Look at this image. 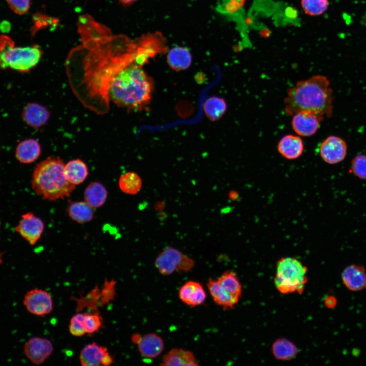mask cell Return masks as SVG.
<instances>
[{
  "label": "cell",
  "mask_w": 366,
  "mask_h": 366,
  "mask_svg": "<svg viewBox=\"0 0 366 366\" xmlns=\"http://www.w3.org/2000/svg\"><path fill=\"white\" fill-rule=\"evenodd\" d=\"M82 45L68 58L71 86L81 103L98 113L108 109V90L114 77L132 63L143 65L146 55L139 41L112 35L109 30L89 16L79 20Z\"/></svg>",
  "instance_id": "cell-1"
},
{
  "label": "cell",
  "mask_w": 366,
  "mask_h": 366,
  "mask_svg": "<svg viewBox=\"0 0 366 366\" xmlns=\"http://www.w3.org/2000/svg\"><path fill=\"white\" fill-rule=\"evenodd\" d=\"M333 100L328 78L317 75L299 81L289 88L284 99L285 111L290 115L308 111L329 118L333 113Z\"/></svg>",
  "instance_id": "cell-2"
},
{
  "label": "cell",
  "mask_w": 366,
  "mask_h": 366,
  "mask_svg": "<svg viewBox=\"0 0 366 366\" xmlns=\"http://www.w3.org/2000/svg\"><path fill=\"white\" fill-rule=\"evenodd\" d=\"M142 66L132 63L114 77L108 90L109 102L128 110H142L148 104L151 98L152 81Z\"/></svg>",
  "instance_id": "cell-3"
},
{
  "label": "cell",
  "mask_w": 366,
  "mask_h": 366,
  "mask_svg": "<svg viewBox=\"0 0 366 366\" xmlns=\"http://www.w3.org/2000/svg\"><path fill=\"white\" fill-rule=\"evenodd\" d=\"M64 161L58 157H49L38 163L32 176V188L43 199L55 201L70 196L76 186L66 178Z\"/></svg>",
  "instance_id": "cell-4"
},
{
  "label": "cell",
  "mask_w": 366,
  "mask_h": 366,
  "mask_svg": "<svg viewBox=\"0 0 366 366\" xmlns=\"http://www.w3.org/2000/svg\"><path fill=\"white\" fill-rule=\"evenodd\" d=\"M42 51L37 45L15 47L14 41L0 35V68L11 69L21 73L29 72L40 62Z\"/></svg>",
  "instance_id": "cell-5"
},
{
  "label": "cell",
  "mask_w": 366,
  "mask_h": 366,
  "mask_svg": "<svg viewBox=\"0 0 366 366\" xmlns=\"http://www.w3.org/2000/svg\"><path fill=\"white\" fill-rule=\"evenodd\" d=\"M274 282L278 290L286 294H301L308 282V268L295 257H282L277 262Z\"/></svg>",
  "instance_id": "cell-6"
},
{
  "label": "cell",
  "mask_w": 366,
  "mask_h": 366,
  "mask_svg": "<svg viewBox=\"0 0 366 366\" xmlns=\"http://www.w3.org/2000/svg\"><path fill=\"white\" fill-rule=\"evenodd\" d=\"M194 261L185 255L179 250L167 247L156 258L155 265L163 276H169L174 272L188 271L194 266Z\"/></svg>",
  "instance_id": "cell-7"
},
{
  "label": "cell",
  "mask_w": 366,
  "mask_h": 366,
  "mask_svg": "<svg viewBox=\"0 0 366 366\" xmlns=\"http://www.w3.org/2000/svg\"><path fill=\"white\" fill-rule=\"evenodd\" d=\"M23 303L29 313L39 316H46L53 310V300L50 294L41 289L35 288L27 292Z\"/></svg>",
  "instance_id": "cell-8"
},
{
  "label": "cell",
  "mask_w": 366,
  "mask_h": 366,
  "mask_svg": "<svg viewBox=\"0 0 366 366\" xmlns=\"http://www.w3.org/2000/svg\"><path fill=\"white\" fill-rule=\"evenodd\" d=\"M319 153L325 162L332 165L339 163L346 157L347 143L340 137L328 136L321 143Z\"/></svg>",
  "instance_id": "cell-9"
},
{
  "label": "cell",
  "mask_w": 366,
  "mask_h": 366,
  "mask_svg": "<svg viewBox=\"0 0 366 366\" xmlns=\"http://www.w3.org/2000/svg\"><path fill=\"white\" fill-rule=\"evenodd\" d=\"M44 229L41 219L32 212L23 215L16 231L31 245H34L41 237Z\"/></svg>",
  "instance_id": "cell-10"
},
{
  "label": "cell",
  "mask_w": 366,
  "mask_h": 366,
  "mask_svg": "<svg viewBox=\"0 0 366 366\" xmlns=\"http://www.w3.org/2000/svg\"><path fill=\"white\" fill-rule=\"evenodd\" d=\"M53 346L47 339L34 337L25 344L24 351L26 356L33 363L40 364L52 354Z\"/></svg>",
  "instance_id": "cell-11"
},
{
  "label": "cell",
  "mask_w": 366,
  "mask_h": 366,
  "mask_svg": "<svg viewBox=\"0 0 366 366\" xmlns=\"http://www.w3.org/2000/svg\"><path fill=\"white\" fill-rule=\"evenodd\" d=\"M291 125L294 131L299 136L309 137L318 130L324 118L308 111H300L293 115Z\"/></svg>",
  "instance_id": "cell-12"
},
{
  "label": "cell",
  "mask_w": 366,
  "mask_h": 366,
  "mask_svg": "<svg viewBox=\"0 0 366 366\" xmlns=\"http://www.w3.org/2000/svg\"><path fill=\"white\" fill-rule=\"evenodd\" d=\"M342 280L346 287L352 291H359L366 288V271L361 265L351 264L342 272Z\"/></svg>",
  "instance_id": "cell-13"
},
{
  "label": "cell",
  "mask_w": 366,
  "mask_h": 366,
  "mask_svg": "<svg viewBox=\"0 0 366 366\" xmlns=\"http://www.w3.org/2000/svg\"><path fill=\"white\" fill-rule=\"evenodd\" d=\"M178 296L185 304L195 307L204 302L206 292L201 284L194 281H189L180 287Z\"/></svg>",
  "instance_id": "cell-14"
},
{
  "label": "cell",
  "mask_w": 366,
  "mask_h": 366,
  "mask_svg": "<svg viewBox=\"0 0 366 366\" xmlns=\"http://www.w3.org/2000/svg\"><path fill=\"white\" fill-rule=\"evenodd\" d=\"M140 354L144 357L152 359L157 357L164 349L163 339L156 333L142 336L137 344Z\"/></svg>",
  "instance_id": "cell-15"
},
{
  "label": "cell",
  "mask_w": 366,
  "mask_h": 366,
  "mask_svg": "<svg viewBox=\"0 0 366 366\" xmlns=\"http://www.w3.org/2000/svg\"><path fill=\"white\" fill-rule=\"evenodd\" d=\"M50 111L45 107L36 103L27 104L22 111V117L29 126L39 128L48 120Z\"/></svg>",
  "instance_id": "cell-16"
},
{
  "label": "cell",
  "mask_w": 366,
  "mask_h": 366,
  "mask_svg": "<svg viewBox=\"0 0 366 366\" xmlns=\"http://www.w3.org/2000/svg\"><path fill=\"white\" fill-rule=\"evenodd\" d=\"M163 366H197L199 365L194 353L182 348L170 349L163 357L160 364Z\"/></svg>",
  "instance_id": "cell-17"
},
{
  "label": "cell",
  "mask_w": 366,
  "mask_h": 366,
  "mask_svg": "<svg viewBox=\"0 0 366 366\" xmlns=\"http://www.w3.org/2000/svg\"><path fill=\"white\" fill-rule=\"evenodd\" d=\"M278 150L284 158L294 160L299 158L303 153V142L297 136L286 135L280 140L278 144Z\"/></svg>",
  "instance_id": "cell-18"
},
{
  "label": "cell",
  "mask_w": 366,
  "mask_h": 366,
  "mask_svg": "<svg viewBox=\"0 0 366 366\" xmlns=\"http://www.w3.org/2000/svg\"><path fill=\"white\" fill-rule=\"evenodd\" d=\"M207 286L215 302L224 309L233 308L238 300L228 293L217 280L210 278Z\"/></svg>",
  "instance_id": "cell-19"
},
{
  "label": "cell",
  "mask_w": 366,
  "mask_h": 366,
  "mask_svg": "<svg viewBox=\"0 0 366 366\" xmlns=\"http://www.w3.org/2000/svg\"><path fill=\"white\" fill-rule=\"evenodd\" d=\"M108 352L107 348L97 343L85 345L81 350L79 360L82 366H99L102 359Z\"/></svg>",
  "instance_id": "cell-20"
},
{
  "label": "cell",
  "mask_w": 366,
  "mask_h": 366,
  "mask_svg": "<svg viewBox=\"0 0 366 366\" xmlns=\"http://www.w3.org/2000/svg\"><path fill=\"white\" fill-rule=\"evenodd\" d=\"M41 152V146L38 141L28 139L18 144L16 149V157L21 163L28 164L37 160Z\"/></svg>",
  "instance_id": "cell-21"
},
{
  "label": "cell",
  "mask_w": 366,
  "mask_h": 366,
  "mask_svg": "<svg viewBox=\"0 0 366 366\" xmlns=\"http://www.w3.org/2000/svg\"><path fill=\"white\" fill-rule=\"evenodd\" d=\"M64 172L67 180L75 186L82 183L88 175L86 164L80 159L69 161L65 165Z\"/></svg>",
  "instance_id": "cell-22"
},
{
  "label": "cell",
  "mask_w": 366,
  "mask_h": 366,
  "mask_svg": "<svg viewBox=\"0 0 366 366\" xmlns=\"http://www.w3.org/2000/svg\"><path fill=\"white\" fill-rule=\"evenodd\" d=\"M167 60L169 66L173 70L181 71L188 68L192 62L189 51L182 47H175L168 52Z\"/></svg>",
  "instance_id": "cell-23"
},
{
  "label": "cell",
  "mask_w": 366,
  "mask_h": 366,
  "mask_svg": "<svg viewBox=\"0 0 366 366\" xmlns=\"http://www.w3.org/2000/svg\"><path fill=\"white\" fill-rule=\"evenodd\" d=\"M108 192L100 182L95 181L89 184L84 193V200L93 208H99L106 202Z\"/></svg>",
  "instance_id": "cell-24"
},
{
  "label": "cell",
  "mask_w": 366,
  "mask_h": 366,
  "mask_svg": "<svg viewBox=\"0 0 366 366\" xmlns=\"http://www.w3.org/2000/svg\"><path fill=\"white\" fill-rule=\"evenodd\" d=\"M67 211L69 217L79 224L90 221L94 216V208L85 201L71 203L69 205Z\"/></svg>",
  "instance_id": "cell-25"
},
{
  "label": "cell",
  "mask_w": 366,
  "mask_h": 366,
  "mask_svg": "<svg viewBox=\"0 0 366 366\" xmlns=\"http://www.w3.org/2000/svg\"><path fill=\"white\" fill-rule=\"evenodd\" d=\"M271 350L273 356L280 360H290L296 356L298 351L293 343L285 338L277 339L273 343Z\"/></svg>",
  "instance_id": "cell-26"
},
{
  "label": "cell",
  "mask_w": 366,
  "mask_h": 366,
  "mask_svg": "<svg viewBox=\"0 0 366 366\" xmlns=\"http://www.w3.org/2000/svg\"><path fill=\"white\" fill-rule=\"evenodd\" d=\"M206 116L212 121L219 119L227 109V104L224 99L211 97L207 99L203 105Z\"/></svg>",
  "instance_id": "cell-27"
},
{
  "label": "cell",
  "mask_w": 366,
  "mask_h": 366,
  "mask_svg": "<svg viewBox=\"0 0 366 366\" xmlns=\"http://www.w3.org/2000/svg\"><path fill=\"white\" fill-rule=\"evenodd\" d=\"M217 280L228 293L239 300L242 292V287L234 272L225 271Z\"/></svg>",
  "instance_id": "cell-28"
},
{
  "label": "cell",
  "mask_w": 366,
  "mask_h": 366,
  "mask_svg": "<svg viewBox=\"0 0 366 366\" xmlns=\"http://www.w3.org/2000/svg\"><path fill=\"white\" fill-rule=\"evenodd\" d=\"M120 189L129 195L137 194L141 189L142 181L140 176L133 172H128L120 176L118 181Z\"/></svg>",
  "instance_id": "cell-29"
},
{
  "label": "cell",
  "mask_w": 366,
  "mask_h": 366,
  "mask_svg": "<svg viewBox=\"0 0 366 366\" xmlns=\"http://www.w3.org/2000/svg\"><path fill=\"white\" fill-rule=\"evenodd\" d=\"M301 6L306 13L311 16H318L328 8V0H301Z\"/></svg>",
  "instance_id": "cell-30"
},
{
  "label": "cell",
  "mask_w": 366,
  "mask_h": 366,
  "mask_svg": "<svg viewBox=\"0 0 366 366\" xmlns=\"http://www.w3.org/2000/svg\"><path fill=\"white\" fill-rule=\"evenodd\" d=\"M350 173L361 179H366V155L356 156L351 161Z\"/></svg>",
  "instance_id": "cell-31"
},
{
  "label": "cell",
  "mask_w": 366,
  "mask_h": 366,
  "mask_svg": "<svg viewBox=\"0 0 366 366\" xmlns=\"http://www.w3.org/2000/svg\"><path fill=\"white\" fill-rule=\"evenodd\" d=\"M102 324V317L98 313H84L83 325L86 334H91L97 332Z\"/></svg>",
  "instance_id": "cell-32"
},
{
  "label": "cell",
  "mask_w": 366,
  "mask_h": 366,
  "mask_svg": "<svg viewBox=\"0 0 366 366\" xmlns=\"http://www.w3.org/2000/svg\"><path fill=\"white\" fill-rule=\"evenodd\" d=\"M84 313H77L70 319L69 329L70 333L75 337H81L86 334L83 325Z\"/></svg>",
  "instance_id": "cell-33"
},
{
  "label": "cell",
  "mask_w": 366,
  "mask_h": 366,
  "mask_svg": "<svg viewBox=\"0 0 366 366\" xmlns=\"http://www.w3.org/2000/svg\"><path fill=\"white\" fill-rule=\"evenodd\" d=\"M9 8L17 14H23L30 7V0H6Z\"/></svg>",
  "instance_id": "cell-34"
},
{
  "label": "cell",
  "mask_w": 366,
  "mask_h": 366,
  "mask_svg": "<svg viewBox=\"0 0 366 366\" xmlns=\"http://www.w3.org/2000/svg\"><path fill=\"white\" fill-rule=\"evenodd\" d=\"M337 298L333 296H327L324 300L325 306L329 309L334 308L337 306Z\"/></svg>",
  "instance_id": "cell-35"
},
{
  "label": "cell",
  "mask_w": 366,
  "mask_h": 366,
  "mask_svg": "<svg viewBox=\"0 0 366 366\" xmlns=\"http://www.w3.org/2000/svg\"><path fill=\"white\" fill-rule=\"evenodd\" d=\"M113 362V357L108 352L103 356L102 359L101 364L104 366H107L112 364Z\"/></svg>",
  "instance_id": "cell-36"
},
{
  "label": "cell",
  "mask_w": 366,
  "mask_h": 366,
  "mask_svg": "<svg viewBox=\"0 0 366 366\" xmlns=\"http://www.w3.org/2000/svg\"><path fill=\"white\" fill-rule=\"evenodd\" d=\"M141 336H142L139 333H134L131 338L132 342L134 344L137 345L139 342Z\"/></svg>",
  "instance_id": "cell-37"
},
{
  "label": "cell",
  "mask_w": 366,
  "mask_h": 366,
  "mask_svg": "<svg viewBox=\"0 0 366 366\" xmlns=\"http://www.w3.org/2000/svg\"><path fill=\"white\" fill-rule=\"evenodd\" d=\"M238 196L236 192L231 191L229 193V198L232 200H236Z\"/></svg>",
  "instance_id": "cell-38"
},
{
  "label": "cell",
  "mask_w": 366,
  "mask_h": 366,
  "mask_svg": "<svg viewBox=\"0 0 366 366\" xmlns=\"http://www.w3.org/2000/svg\"><path fill=\"white\" fill-rule=\"evenodd\" d=\"M124 5H128L133 3L137 0H119Z\"/></svg>",
  "instance_id": "cell-39"
},
{
  "label": "cell",
  "mask_w": 366,
  "mask_h": 366,
  "mask_svg": "<svg viewBox=\"0 0 366 366\" xmlns=\"http://www.w3.org/2000/svg\"><path fill=\"white\" fill-rule=\"evenodd\" d=\"M241 4H242L245 0H238Z\"/></svg>",
  "instance_id": "cell-40"
}]
</instances>
